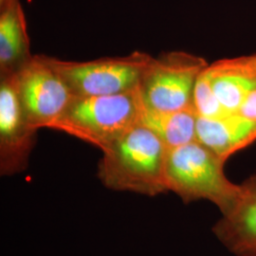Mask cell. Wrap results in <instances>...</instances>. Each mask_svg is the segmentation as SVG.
Wrapping results in <instances>:
<instances>
[{"label": "cell", "mask_w": 256, "mask_h": 256, "mask_svg": "<svg viewBox=\"0 0 256 256\" xmlns=\"http://www.w3.org/2000/svg\"><path fill=\"white\" fill-rule=\"evenodd\" d=\"M214 90L228 112H238L256 90V54L218 60L207 66Z\"/></svg>", "instance_id": "30bf717a"}, {"label": "cell", "mask_w": 256, "mask_h": 256, "mask_svg": "<svg viewBox=\"0 0 256 256\" xmlns=\"http://www.w3.org/2000/svg\"><path fill=\"white\" fill-rule=\"evenodd\" d=\"M38 129L26 117L19 97L16 74L0 76V174L26 170Z\"/></svg>", "instance_id": "52a82bcc"}, {"label": "cell", "mask_w": 256, "mask_h": 256, "mask_svg": "<svg viewBox=\"0 0 256 256\" xmlns=\"http://www.w3.org/2000/svg\"><path fill=\"white\" fill-rule=\"evenodd\" d=\"M198 114L194 108L160 111L146 108L142 102L140 122L160 138L168 149L196 140Z\"/></svg>", "instance_id": "7c38bea8"}, {"label": "cell", "mask_w": 256, "mask_h": 256, "mask_svg": "<svg viewBox=\"0 0 256 256\" xmlns=\"http://www.w3.org/2000/svg\"><path fill=\"white\" fill-rule=\"evenodd\" d=\"M236 207L212 227L220 243L236 256H256V174L241 183Z\"/></svg>", "instance_id": "ba28073f"}, {"label": "cell", "mask_w": 256, "mask_h": 256, "mask_svg": "<svg viewBox=\"0 0 256 256\" xmlns=\"http://www.w3.org/2000/svg\"><path fill=\"white\" fill-rule=\"evenodd\" d=\"M196 142L224 160L256 142V120L239 112L216 118L198 116Z\"/></svg>", "instance_id": "9c48e42d"}, {"label": "cell", "mask_w": 256, "mask_h": 256, "mask_svg": "<svg viewBox=\"0 0 256 256\" xmlns=\"http://www.w3.org/2000/svg\"><path fill=\"white\" fill-rule=\"evenodd\" d=\"M194 108L198 117L216 118L226 113L214 90L207 68L200 75L194 92Z\"/></svg>", "instance_id": "4fadbf2b"}, {"label": "cell", "mask_w": 256, "mask_h": 256, "mask_svg": "<svg viewBox=\"0 0 256 256\" xmlns=\"http://www.w3.org/2000/svg\"><path fill=\"white\" fill-rule=\"evenodd\" d=\"M7 1H9V0H0V6H2V5H4Z\"/></svg>", "instance_id": "9a60e30c"}, {"label": "cell", "mask_w": 256, "mask_h": 256, "mask_svg": "<svg viewBox=\"0 0 256 256\" xmlns=\"http://www.w3.org/2000/svg\"><path fill=\"white\" fill-rule=\"evenodd\" d=\"M225 164L226 160L196 140L168 149L167 189L185 204L204 200L214 203L222 216L227 214L240 200L242 187L227 178Z\"/></svg>", "instance_id": "7a4b0ae2"}, {"label": "cell", "mask_w": 256, "mask_h": 256, "mask_svg": "<svg viewBox=\"0 0 256 256\" xmlns=\"http://www.w3.org/2000/svg\"><path fill=\"white\" fill-rule=\"evenodd\" d=\"M19 97L26 117L37 128H52L74 94L46 55H32L16 74Z\"/></svg>", "instance_id": "8992f818"}, {"label": "cell", "mask_w": 256, "mask_h": 256, "mask_svg": "<svg viewBox=\"0 0 256 256\" xmlns=\"http://www.w3.org/2000/svg\"><path fill=\"white\" fill-rule=\"evenodd\" d=\"M102 152L97 174L106 188L148 196L168 192L165 180L168 148L140 122Z\"/></svg>", "instance_id": "6da1fadb"}, {"label": "cell", "mask_w": 256, "mask_h": 256, "mask_svg": "<svg viewBox=\"0 0 256 256\" xmlns=\"http://www.w3.org/2000/svg\"><path fill=\"white\" fill-rule=\"evenodd\" d=\"M48 57L74 96H106L137 90L153 56L136 50L126 56L102 57L90 61Z\"/></svg>", "instance_id": "5b68a950"}, {"label": "cell", "mask_w": 256, "mask_h": 256, "mask_svg": "<svg viewBox=\"0 0 256 256\" xmlns=\"http://www.w3.org/2000/svg\"><path fill=\"white\" fill-rule=\"evenodd\" d=\"M138 90L106 96H74L52 129L102 151L140 122Z\"/></svg>", "instance_id": "3957f363"}, {"label": "cell", "mask_w": 256, "mask_h": 256, "mask_svg": "<svg viewBox=\"0 0 256 256\" xmlns=\"http://www.w3.org/2000/svg\"><path fill=\"white\" fill-rule=\"evenodd\" d=\"M32 57L24 10L9 0L0 6V76L18 74Z\"/></svg>", "instance_id": "8fae6325"}, {"label": "cell", "mask_w": 256, "mask_h": 256, "mask_svg": "<svg viewBox=\"0 0 256 256\" xmlns=\"http://www.w3.org/2000/svg\"><path fill=\"white\" fill-rule=\"evenodd\" d=\"M208 66L203 57L182 50L152 57L138 88L142 104L160 111L194 108L196 82Z\"/></svg>", "instance_id": "277c9868"}, {"label": "cell", "mask_w": 256, "mask_h": 256, "mask_svg": "<svg viewBox=\"0 0 256 256\" xmlns=\"http://www.w3.org/2000/svg\"><path fill=\"white\" fill-rule=\"evenodd\" d=\"M238 112L248 118L256 120V90L248 97Z\"/></svg>", "instance_id": "5bb4252c"}]
</instances>
